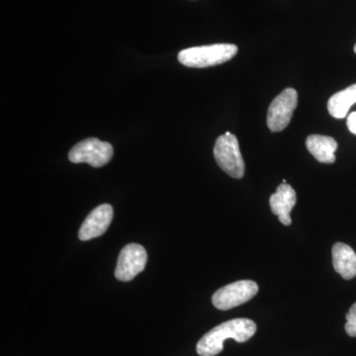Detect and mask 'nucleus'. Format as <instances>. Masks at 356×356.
Listing matches in <instances>:
<instances>
[{
  "instance_id": "5",
  "label": "nucleus",
  "mask_w": 356,
  "mask_h": 356,
  "mask_svg": "<svg viewBox=\"0 0 356 356\" xmlns=\"http://www.w3.org/2000/svg\"><path fill=\"white\" fill-rule=\"evenodd\" d=\"M259 292V285L252 280H240L222 287L212 297L213 305L222 311L247 303Z\"/></svg>"
},
{
  "instance_id": "3",
  "label": "nucleus",
  "mask_w": 356,
  "mask_h": 356,
  "mask_svg": "<svg viewBox=\"0 0 356 356\" xmlns=\"http://www.w3.org/2000/svg\"><path fill=\"white\" fill-rule=\"evenodd\" d=\"M214 156L218 165L229 177L240 179L245 175V163L238 139L229 132L218 138L214 147Z\"/></svg>"
},
{
  "instance_id": "13",
  "label": "nucleus",
  "mask_w": 356,
  "mask_h": 356,
  "mask_svg": "<svg viewBox=\"0 0 356 356\" xmlns=\"http://www.w3.org/2000/svg\"><path fill=\"white\" fill-rule=\"evenodd\" d=\"M346 324L344 329H346V334L350 337H356V303L350 307V312L346 314Z\"/></svg>"
},
{
  "instance_id": "15",
  "label": "nucleus",
  "mask_w": 356,
  "mask_h": 356,
  "mask_svg": "<svg viewBox=\"0 0 356 356\" xmlns=\"http://www.w3.org/2000/svg\"><path fill=\"white\" fill-rule=\"evenodd\" d=\"M355 54H356V44H355Z\"/></svg>"
},
{
  "instance_id": "7",
  "label": "nucleus",
  "mask_w": 356,
  "mask_h": 356,
  "mask_svg": "<svg viewBox=\"0 0 356 356\" xmlns=\"http://www.w3.org/2000/svg\"><path fill=\"white\" fill-rule=\"evenodd\" d=\"M146 250L138 243H130L121 250L117 262L115 276L117 280L127 282L133 280L147 266Z\"/></svg>"
},
{
  "instance_id": "14",
  "label": "nucleus",
  "mask_w": 356,
  "mask_h": 356,
  "mask_svg": "<svg viewBox=\"0 0 356 356\" xmlns=\"http://www.w3.org/2000/svg\"><path fill=\"white\" fill-rule=\"evenodd\" d=\"M346 124H348V130L356 135V112H353V113L348 115Z\"/></svg>"
},
{
  "instance_id": "1",
  "label": "nucleus",
  "mask_w": 356,
  "mask_h": 356,
  "mask_svg": "<svg viewBox=\"0 0 356 356\" xmlns=\"http://www.w3.org/2000/svg\"><path fill=\"white\" fill-rule=\"evenodd\" d=\"M257 332V325L250 318H240L227 321L208 332L198 341L196 350L200 356L219 355L224 348V341L235 339L236 343H245Z\"/></svg>"
},
{
  "instance_id": "12",
  "label": "nucleus",
  "mask_w": 356,
  "mask_h": 356,
  "mask_svg": "<svg viewBox=\"0 0 356 356\" xmlns=\"http://www.w3.org/2000/svg\"><path fill=\"white\" fill-rule=\"evenodd\" d=\"M356 103V83L334 93L327 102V110L334 118H346L348 110Z\"/></svg>"
},
{
  "instance_id": "8",
  "label": "nucleus",
  "mask_w": 356,
  "mask_h": 356,
  "mask_svg": "<svg viewBox=\"0 0 356 356\" xmlns=\"http://www.w3.org/2000/svg\"><path fill=\"white\" fill-rule=\"evenodd\" d=\"M113 213V208L109 204H102L96 207L81 225L79 232V240L89 241L102 236L111 224Z\"/></svg>"
},
{
  "instance_id": "9",
  "label": "nucleus",
  "mask_w": 356,
  "mask_h": 356,
  "mask_svg": "<svg viewBox=\"0 0 356 356\" xmlns=\"http://www.w3.org/2000/svg\"><path fill=\"white\" fill-rule=\"evenodd\" d=\"M296 201V192L292 188L291 185L287 184H281L275 193L269 199L271 211L274 215L278 216L280 221L285 226H290L292 224L290 213L294 208Z\"/></svg>"
},
{
  "instance_id": "2",
  "label": "nucleus",
  "mask_w": 356,
  "mask_h": 356,
  "mask_svg": "<svg viewBox=\"0 0 356 356\" xmlns=\"http://www.w3.org/2000/svg\"><path fill=\"white\" fill-rule=\"evenodd\" d=\"M236 53L238 47L236 44H214L185 49L178 54V60L185 67L201 69L229 62Z\"/></svg>"
},
{
  "instance_id": "4",
  "label": "nucleus",
  "mask_w": 356,
  "mask_h": 356,
  "mask_svg": "<svg viewBox=\"0 0 356 356\" xmlns=\"http://www.w3.org/2000/svg\"><path fill=\"white\" fill-rule=\"evenodd\" d=\"M113 154V147L109 143L89 138L70 149L69 159L74 163H86L93 168H102L111 161Z\"/></svg>"
},
{
  "instance_id": "11",
  "label": "nucleus",
  "mask_w": 356,
  "mask_h": 356,
  "mask_svg": "<svg viewBox=\"0 0 356 356\" xmlns=\"http://www.w3.org/2000/svg\"><path fill=\"white\" fill-rule=\"evenodd\" d=\"M306 146L314 158L323 163H334L336 161L334 153L337 149V143L329 136L311 135L307 138Z\"/></svg>"
},
{
  "instance_id": "10",
  "label": "nucleus",
  "mask_w": 356,
  "mask_h": 356,
  "mask_svg": "<svg viewBox=\"0 0 356 356\" xmlns=\"http://www.w3.org/2000/svg\"><path fill=\"white\" fill-rule=\"evenodd\" d=\"M332 264L334 270L343 280H353L356 276V254L355 250L343 243H334L332 247Z\"/></svg>"
},
{
  "instance_id": "6",
  "label": "nucleus",
  "mask_w": 356,
  "mask_h": 356,
  "mask_svg": "<svg viewBox=\"0 0 356 356\" xmlns=\"http://www.w3.org/2000/svg\"><path fill=\"white\" fill-rule=\"evenodd\" d=\"M297 104L298 93L294 88H286L274 98L267 113V126L271 132H280L289 125Z\"/></svg>"
}]
</instances>
